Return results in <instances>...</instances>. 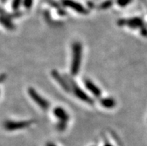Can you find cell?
<instances>
[{
    "label": "cell",
    "instance_id": "obj_2",
    "mask_svg": "<svg viewBox=\"0 0 147 146\" xmlns=\"http://www.w3.org/2000/svg\"><path fill=\"white\" fill-rule=\"evenodd\" d=\"M34 121H6L4 123V128L8 131H13L28 128V127L34 124Z\"/></svg>",
    "mask_w": 147,
    "mask_h": 146
},
{
    "label": "cell",
    "instance_id": "obj_6",
    "mask_svg": "<svg viewBox=\"0 0 147 146\" xmlns=\"http://www.w3.org/2000/svg\"><path fill=\"white\" fill-rule=\"evenodd\" d=\"M84 83L87 89L89 91L90 93H92L94 96L99 98L102 96V91H101L100 88L97 87L92 81H90V79H85Z\"/></svg>",
    "mask_w": 147,
    "mask_h": 146
},
{
    "label": "cell",
    "instance_id": "obj_1",
    "mask_svg": "<svg viewBox=\"0 0 147 146\" xmlns=\"http://www.w3.org/2000/svg\"><path fill=\"white\" fill-rule=\"evenodd\" d=\"M83 54V47L80 42H74L72 45V59H71V75L76 76L80 70Z\"/></svg>",
    "mask_w": 147,
    "mask_h": 146
},
{
    "label": "cell",
    "instance_id": "obj_8",
    "mask_svg": "<svg viewBox=\"0 0 147 146\" xmlns=\"http://www.w3.org/2000/svg\"><path fill=\"white\" fill-rule=\"evenodd\" d=\"M100 104L106 109H112L116 106V101L112 97H105L101 98Z\"/></svg>",
    "mask_w": 147,
    "mask_h": 146
},
{
    "label": "cell",
    "instance_id": "obj_12",
    "mask_svg": "<svg viewBox=\"0 0 147 146\" xmlns=\"http://www.w3.org/2000/svg\"><path fill=\"white\" fill-rule=\"evenodd\" d=\"M103 146H113V145H112L111 144V143H108V142H106V143H104Z\"/></svg>",
    "mask_w": 147,
    "mask_h": 146
},
{
    "label": "cell",
    "instance_id": "obj_4",
    "mask_svg": "<svg viewBox=\"0 0 147 146\" xmlns=\"http://www.w3.org/2000/svg\"><path fill=\"white\" fill-rule=\"evenodd\" d=\"M69 82H70V84L69 83V84L75 96L78 98V99L82 100V102H86V103L89 104H93V102H94L93 100L83 89H81L80 87H78L76 83H74L72 80H69Z\"/></svg>",
    "mask_w": 147,
    "mask_h": 146
},
{
    "label": "cell",
    "instance_id": "obj_5",
    "mask_svg": "<svg viewBox=\"0 0 147 146\" xmlns=\"http://www.w3.org/2000/svg\"><path fill=\"white\" fill-rule=\"evenodd\" d=\"M53 114L56 118H58V120L59 121L58 122H62V123L67 124L68 121L69 120V114L64 110V108L61 107H55L53 110Z\"/></svg>",
    "mask_w": 147,
    "mask_h": 146
},
{
    "label": "cell",
    "instance_id": "obj_9",
    "mask_svg": "<svg viewBox=\"0 0 147 146\" xmlns=\"http://www.w3.org/2000/svg\"><path fill=\"white\" fill-rule=\"evenodd\" d=\"M0 23L2 25V26L6 28L8 30H13L14 28V26L12 22H11L8 18H6L5 17H0Z\"/></svg>",
    "mask_w": 147,
    "mask_h": 146
},
{
    "label": "cell",
    "instance_id": "obj_11",
    "mask_svg": "<svg viewBox=\"0 0 147 146\" xmlns=\"http://www.w3.org/2000/svg\"><path fill=\"white\" fill-rule=\"evenodd\" d=\"M46 146H58V145H56L53 143H47V144H46Z\"/></svg>",
    "mask_w": 147,
    "mask_h": 146
},
{
    "label": "cell",
    "instance_id": "obj_10",
    "mask_svg": "<svg viewBox=\"0 0 147 146\" xmlns=\"http://www.w3.org/2000/svg\"><path fill=\"white\" fill-rule=\"evenodd\" d=\"M126 25H128L130 28H138L142 26V21L140 19H133L131 20L128 21Z\"/></svg>",
    "mask_w": 147,
    "mask_h": 146
},
{
    "label": "cell",
    "instance_id": "obj_7",
    "mask_svg": "<svg viewBox=\"0 0 147 146\" xmlns=\"http://www.w3.org/2000/svg\"><path fill=\"white\" fill-rule=\"evenodd\" d=\"M52 77L54 78V79L59 83L60 85H61V87L63 89H65L66 91L69 90V89H70V86H69V84L67 83V82L66 81V80L63 79V77L59 74V72L54 70L52 71Z\"/></svg>",
    "mask_w": 147,
    "mask_h": 146
},
{
    "label": "cell",
    "instance_id": "obj_3",
    "mask_svg": "<svg viewBox=\"0 0 147 146\" xmlns=\"http://www.w3.org/2000/svg\"><path fill=\"white\" fill-rule=\"evenodd\" d=\"M28 93L31 98L37 104V105L40 107L41 109L43 110H47L49 109V105H50L49 102L46 98H43L42 96H40L34 88H32V87L28 88Z\"/></svg>",
    "mask_w": 147,
    "mask_h": 146
}]
</instances>
